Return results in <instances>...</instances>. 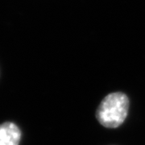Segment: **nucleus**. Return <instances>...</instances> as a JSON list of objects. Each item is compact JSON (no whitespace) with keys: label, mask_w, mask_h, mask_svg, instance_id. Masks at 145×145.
I'll list each match as a JSON object with an SVG mask.
<instances>
[{"label":"nucleus","mask_w":145,"mask_h":145,"mask_svg":"<svg viewBox=\"0 0 145 145\" xmlns=\"http://www.w3.org/2000/svg\"><path fill=\"white\" fill-rule=\"evenodd\" d=\"M21 131L18 126L7 122L0 125V145H19Z\"/></svg>","instance_id":"nucleus-2"},{"label":"nucleus","mask_w":145,"mask_h":145,"mask_svg":"<svg viewBox=\"0 0 145 145\" xmlns=\"http://www.w3.org/2000/svg\"><path fill=\"white\" fill-rule=\"evenodd\" d=\"M129 106V99L126 93L119 91L110 93L99 105L95 116L105 127L117 128L127 119Z\"/></svg>","instance_id":"nucleus-1"}]
</instances>
